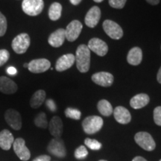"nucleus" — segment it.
<instances>
[{"mask_svg": "<svg viewBox=\"0 0 161 161\" xmlns=\"http://www.w3.org/2000/svg\"><path fill=\"white\" fill-rule=\"evenodd\" d=\"M75 62L78 71L85 73L88 72L90 66V50L87 46L81 45L78 46L76 50Z\"/></svg>", "mask_w": 161, "mask_h": 161, "instance_id": "f257e3e1", "label": "nucleus"}, {"mask_svg": "<svg viewBox=\"0 0 161 161\" xmlns=\"http://www.w3.org/2000/svg\"><path fill=\"white\" fill-rule=\"evenodd\" d=\"M103 119L98 116H90L82 122L84 131L87 134H93L99 131L103 127Z\"/></svg>", "mask_w": 161, "mask_h": 161, "instance_id": "f03ea898", "label": "nucleus"}, {"mask_svg": "<svg viewBox=\"0 0 161 161\" xmlns=\"http://www.w3.org/2000/svg\"><path fill=\"white\" fill-rule=\"evenodd\" d=\"M31 44L29 35L26 33H22L14 38L11 43V47L17 54L22 55L25 53Z\"/></svg>", "mask_w": 161, "mask_h": 161, "instance_id": "7ed1b4c3", "label": "nucleus"}, {"mask_svg": "<svg viewBox=\"0 0 161 161\" xmlns=\"http://www.w3.org/2000/svg\"><path fill=\"white\" fill-rule=\"evenodd\" d=\"M44 8L43 0H23L22 8L25 14L31 17L39 15Z\"/></svg>", "mask_w": 161, "mask_h": 161, "instance_id": "20e7f679", "label": "nucleus"}, {"mask_svg": "<svg viewBox=\"0 0 161 161\" xmlns=\"http://www.w3.org/2000/svg\"><path fill=\"white\" fill-rule=\"evenodd\" d=\"M134 140L139 146L148 152H152L154 150L156 147V143L154 139L150 134L147 132L140 131L136 133L134 136Z\"/></svg>", "mask_w": 161, "mask_h": 161, "instance_id": "39448f33", "label": "nucleus"}, {"mask_svg": "<svg viewBox=\"0 0 161 161\" xmlns=\"http://www.w3.org/2000/svg\"><path fill=\"white\" fill-rule=\"evenodd\" d=\"M47 151L50 154L59 158H64L66 155V150L64 140L61 138H53L50 140L47 146Z\"/></svg>", "mask_w": 161, "mask_h": 161, "instance_id": "423d86ee", "label": "nucleus"}, {"mask_svg": "<svg viewBox=\"0 0 161 161\" xmlns=\"http://www.w3.org/2000/svg\"><path fill=\"white\" fill-rule=\"evenodd\" d=\"M102 26L105 33L112 39L119 40L123 36V31L121 26L112 20H104Z\"/></svg>", "mask_w": 161, "mask_h": 161, "instance_id": "0eeeda50", "label": "nucleus"}, {"mask_svg": "<svg viewBox=\"0 0 161 161\" xmlns=\"http://www.w3.org/2000/svg\"><path fill=\"white\" fill-rule=\"evenodd\" d=\"M13 147L15 154L20 160L23 161L29 160L31 153L27 146H25V141L23 138L16 139L13 143Z\"/></svg>", "mask_w": 161, "mask_h": 161, "instance_id": "6e6552de", "label": "nucleus"}, {"mask_svg": "<svg viewBox=\"0 0 161 161\" xmlns=\"http://www.w3.org/2000/svg\"><path fill=\"white\" fill-rule=\"evenodd\" d=\"M5 119L13 129L19 130L22 128V117L20 114L14 109H8L5 113Z\"/></svg>", "mask_w": 161, "mask_h": 161, "instance_id": "1a4fd4ad", "label": "nucleus"}, {"mask_svg": "<svg viewBox=\"0 0 161 161\" xmlns=\"http://www.w3.org/2000/svg\"><path fill=\"white\" fill-rule=\"evenodd\" d=\"M82 28H83V25L80 21L72 20L69 23V25L66 26V29H65L66 39H67L69 42L75 41L79 37Z\"/></svg>", "mask_w": 161, "mask_h": 161, "instance_id": "9d476101", "label": "nucleus"}, {"mask_svg": "<svg viewBox=\"0 0 161 161\" xmlns=\"http://www.w3.org/2000/svg\"><path fill=\"white\" fill-rule=\"evenodd\" d=\"M50 66H51V63L49 60L46 58H39L30 61L28 69L32 73H42L49 69Z\"/></svg>", "mask_w": 161, "mask_h": 161, "instance_id": "9b49d317", "label": "nucleus"}, {"mask_svg": "<svg viewBox=\"0 0 161 161\" xmlns=\"http://www.w3.org/2000/svg\"><path fill=\"white\" fill-rule=\"evenodd\" d=\"M88 48L90 51L93 52L96 55L103 57L108 53V46L105 42L98 38H92L88 43Z\"/></svg>", "mask_w": 161, "mask_h": 161, "instance_id": "f8f14e48", "label": "nucleus"}, {"mask_svg": "<svg viewBox=\"0 0 161 161\" xmlns=\"http://www.w3.org/2000/svg\"><path fill=\"white\" fill-rule=\"evenodd\" d=\"M92 80L98 85L108 87L114 83V75L109 72H99L92 75Z\"/></svg>", "mask_w": 161, "mask_h": 161, "instance_id": "ddd939ff", "label": "nucleus"}, {"mask_svg": "<svg viewBox=\"0 0 161 161\" xmlns=\"http://www.w3.org/2000/svg\"><path fill=\"white\" fill-rule=\"evenodd\" d=\"M75 62V57L72 54H66L58 58L55 64V69L58 72H64L69 69Z\"/></svg>", "mask_w": 161, "mask_h": 161, "instance_id": "4468645a", "label": "nucleus"}, {"mask_svg": "<svg viewBox=\"0 0 161 161\" xmlns=\"http://www.w3.org/2000/svg\"><path fill=\"white\" fill-rule=\"evenodd\" d=\"M101 18V10L98 6H93L88 11L84 18V22L88 27L94 28L97 25Z\"/></svg>", "mask_w": 161, "mask_h": 161, "instance_id": "2eb2a0df", "label": "nucleus"}, {"mask_svg": "<svg viewBox=\"0 0 161 161\" xmlns=\"http://www.w3.org/2000/svg\"><path fill=\"white\" fill-rule=\"evenodd\" d=\"M66 40V33L64 29H58L52 32L48 38V43L52 47L58 48L63 45Z\"/></svg>", "mask_w": 161, "mask_h": 161, "instance_id": "dca6fc26", "label": "nucleus"}, {"mask_svg": "<svg viewBox=\"0 0 161 161\" xmlns=\"http://www.w3.org/2000/svg\"><path fill=\"white\" fill-rule=\"evenodd\" d=\"M18 86L17 84L11 78L6 76L0 77V92L4 94H14L17 91Z\"/></svg>", "mask_w": 161, "mask_h": 161, "instance_id": "f3484780", "label": "nucleus"}, {"mask_svg": "<svg viewBox=\"0 0 161 161\" xmlns=\"http://www.w3.org/2000/svg\"><path fill=\"white\" fill-rule=\"evenodd\" d=\"M113 113H114V118L119 123L125 125L129 123L131 120V115H130L129 110L125 107H116Z\"/></svg>", "mask_w": 161, "mask_h": 161, "instance_id": "a211bd4d", "label": "nucleus"}, {"mask_svg": "<svg viewBox=\"0 0 161 161\" xmlns=\"http://www.w3.org/2000/svg\"><path fill=\"white\" fill-rule=\"evenodd\" d=\"M63 122L59 116H53L49 124L50 134L55 138H60L63 134Z\"/></svg>", "mask_w": 161, "mask_h": 161, "instance_id": "6ab92c4d", "label": "nucleus"}, {"mask_svg": "<svg viewBox=\"0 0 161 161\" xmlns=\"http://www.w3.org/2000/svg\"><path fill=\"white\" fill-rule=\"evenodd\" d=\"M14 142L13 134L8 130L4 129L0 132V148L5 151H8Z\"/></svg>", "mask_w": 161, "mask_h": 161, "instance_id": "aec40b11", "label": "nucleus"}, {"mask_svg": "<svg viewBox=\"0 0 161 161\" xmlns=\"http://www.w3.org/2000/svg\"><path fill=\"white\" fill-rule=\"evenodd\" d=\"M150 98L146 93H140L134 96L130 101V105L134 109H141L149 103Z\"/></svg>", "mask_w": 161, "mask_h": 161, "instance_id": "412c9836", "label": "nucleus"}, {"mask_svg": "<svg viewBox=\"0 0 161 161\" xmlns=\"http://www.w3.org/2000/svg\"><path fill=\"white\" fill-rule=\"evenodd\" d=\"M142 60V49L139 47H134L130 50L127 56L128 63L133 66H137L141 64Z\"/></svg>", "mask_w": 161, "mask_h": 161, "instance_id": "4be33fe9", "label": "nucleus"}, {"mask_svg": "<svg viewBox=\"0 0 161 161\" xmlns=\"http://www.w3.org/2000/svg\"><path fill=\"white\" fill-rule=\"evenodd\" d=\"M46 96V92L43 90H39L36 91L30 99V106L34 109L39 108L45 101Z\"/></svg>", "mask_w": 161, "mask_h": 161, "instance_id": "5701e85b", "label": "nucleus"}, {"mask_svg": "<svg viewBox=\"0 0 161 161\" xmlns=\"http://www.w3.org/2000/svg\"><path fill=\"white\" fill-rule=\"evenodd\" d=\"M97 108L100 114L104 116H110L114 112L111 104L105 99H102L98 102Z\"/></svg>", "mask_w": 161, "mask_h": 161, "instance_id": "b1692460", "label": "nucleus"}, {"mask_svg": "<svg viewBox=\"0 0 161 161\" xmlns=\"http://www.w3.org/2000/svg\"><path fill=\"white\" fill-rule=\"evenodd\" d=\"M62 5L58 3H54L50 5L49 9V17L52 21H57L61 17Z\"/></svg>", "mask_w": 161, "mask_h": 161, "instance_id": "393cba45", "label": "nucleus"}, {"mask_svg": "<svg viewBox=\"0 0 161 161\" xmlns=\"http://www.w3.org/2000/svg\"><path fill=\"white\" fill-rule=\"evenodd\" d=\"M35 124L38 128L45 129L48 127V121L45 113L40 112L35 118Z\"/></svg>", "mask_w": 161, "mask_h": 161, "instance_id": "a878e982", "label": "nucleus"}, {"mask_svg": "<svg viewBox=\"0 0 161 161\" xmlns=\"http://www.w3.org/2000/svg\"><path fill=\"white\" fill-rule=\"evenodd\" d=\"M64 113H65V116L66 117L75 120L80 119V116H81V113L79 110L72 108H67Z\"/></svg>", "mask_w": 161, "mask_h": 161, "instance_id": "bb28decb", "label": "nucleus"}, {"mask_svg": "<svg viewBox=\"0 0 161 161\" xmlns=\"http://www.w3.org/2000/svg\"><path fill=\"white\" fill-rule=\"evenodd\" d=\"M84 143H85L86 146H87L88 148L93 151L100 150L102 147V143L98 142V140H93V139H90V138L85 139V140H84Z\"/></svg>", "mask_w": 161, "mask_h": 161, "instance_id": "cd10ccee", "label": "nucleus"}, {"mask_svg": "<svg viewBox=\"0 0 161 161\" xmlns=\"http://www.w3.org/2000/svg\"><path fill=\"white\" fill-rule=\"evenodd\" d=\"M74 155H75V158L78 159V160H83V159L87 157L88 151L85 146H80L76 148Z\"/></svg>", "mask_w": 161, "mask_h": 161, "instance_id": "c85d7f7f", "label": "nucleus"}, {"mask_svg": "<svg viewBox=\"0 0 161 161\" xmlns=\"http://www.w3.org/2000/svg\"><path fill=\"white\" fill-rule=\"evenodd\" d=\"M8 23L5 16L2 12H0V37H3L5 35Z\"/></svg>", "mask_w": 161, "mask_h": 161, "instance_id": "c756f323", "label": "nucleus"}, {"mask_svg": "<svg viewBox=\"0 0 161 161\" xmlns=\"http://www.w3.org/2000/svg\"><path fill=\"white\" fill-rule=\"evenodd\" d=\"M126 1L127 0H108V3L112 8L116 9H122L125 5Z\"/></svg>", "mask_w": 161, "mask_h": 161, "instance_id": "7c9ffc66", "label": "nucleus"}, {"mask_svg": "<svg viewBox=\"0 0 161 161\" xmlns=\"http://www.w3.org/2000/svg\"><path fill=\"white\" fill-rule=\"evenodd\" d=\"M10 58V53L6 49H0V66L7 63Z\"/></svg>", "mask_w": 161, "mask_h": 161, "instance_id": "2f4dec72", "label": "nucleus"}, {"mask_svg": "<svg viewBox=\"0 0 161 161\" xmlns=\"http://www.w3.org/2000/svg\"><path fill=\"white\" fill-rule=\"evenodd\" d=\"M154 121L156 125L161 126V106H158L154 108Z\"/></svg>", "mask_w": 161, "mask_h": 161, "instance_id": "473e14b6", "label": "nucleus"}, {"mask_svg": "<svg viewBox=\"0 0 161 161\" xmlns=\"http://www.w3.org/2000/svg\"><path fill=\"white\" fill-rule=\"evenodd\" d=\"M46 105L47 108L52 112H55L57 110V106H56L55 102L52 99H48L46 102Z\"/></svg>", "mask_w": 161, "mask_h": 161, "instance_id": "72a5a7b5", "label": "nucleus"}, {"mask_svg": "<svg viewBox=\"0 0 161 161\" xmlns=\"http://www.w3.org/2000/svg\"><path fill=\"white\" fill-rule=\"evenodd\" d=\"M51 158L48 155H40L35 159H34L33 161H50Z\"/></svg>", "mask_w": 161, "mask_h": 161, "instance_id": "f704fd0d", "label": "nucleus"}, {"mask_svg": "<svg viewBox=\"0 0 161 161\" xmlns=\"http://www.w3.org/2000/svg\"><path fill=\"white\" fill-rule=\"evenodd\" d=\"M7 72L8 74H9L11 75H15L17 73V70L14 66H9L7 69Z\"/></svg>", "mask_w": 161, "mask_h": 161, "instance_id": "c9c22d12", "label": "nucleus"}, {"mask_svg": "<svg viewBox=\"0 0 161 161\" xmlns=\"http://www.w3.org/2000/svg\"><path fill=\"white\" fill-rule=\"evenodd\" d=\"M146 1L152 5H157L160 3V0H146Z\"/></svg>", "mask_w": 161, "mask_h": 161, "instance_id": "e433bc0d", "label": "nucleus"}, {"mask_svg": "<svg viewBox=\"0 0 161 161\" xmlns=\"http://www.w3.org/2000/svg\"><path fill=\"white\" fill-rule=\"evenodd\" d=\"M132 161H147V160L145 158H142V157L137 156V157H135V158L133 159Z\"/></svg>", "mask_w": 161, "mask_h": 161, "instance_id": "4c0bfd02", "label": "nucleus"}, {"mask_svg": "<svg viewBox=\"0 0 161 161\" xmlns=\"http://www.w3.org/2000/svg\"><path fill=\"white\" fill-rule=\"evenodd\" d=\"M157 79H158V81L159 83L161 84V66L158 72V75H157Z\"/></svg>", "mask_w": 161, "mask_h": 161, "instance_id": "58836bf2", "label": "nucleus"}, {"mask_svg": "<svg viewBox=\"0 0 161 161\" xmlns=\"http://www.w3.org/2000/svg\"><path fill=\"white\" fill-rule=\"evenodd\" d=\"M82 0H69V2L71 3V4H72L73 5H77L79 4Z\"/></svg>", "mask_w": 161, "mask_h": 161, "instance_id": "ea45409f", "label": "nucleus"}, {"mask_svg": "<svg viewBox=\"0 0 161 161\" xmlns=\"http://www.w3.org/2000/svg\"><path fill=\"white\" fill-rule=\"evenodd\" d=\"M94 2H96V3H102V1H104V0H93Z\"/></svg>", "mask_w": 161, "mask_h": 161, "instance_id": "a19ab883", "label": "nucleus"}, {"mask_svg": "<svg viewBox=\"0 0 161 161\" xmlns=\"http://www.w3.org/2000/svg\"><path fill=\"white\" fill-rule=\"evenodd\" d=\"M23 66H24V67H25V68H28V66H29V64H28V63H25V64H24Z\"/></svg>", "mask_w": 161, "mask_h": 161, "instance_id": "79ce46f5", "label": "nucleus"}, {"mask_svg": "<svg viewBox=\"0 0 161 161\" xmlns=\"http://www.w3.org/2000/svg\"><path fill=\"white\" fill-rule=\"evenodd\" d=\"M99 161H108V160H100Z\"/></svg>", "mask_w": 161, "mask_h": 161, "instance_id": "37998d69", "label": "nucleus"}, {"mask_svg": "<svg viewBox=\"0 0 161 161\" xmlns=\"http://www.w3.org/2000/svg\"><path fill=\"white\" fill-rule=\"evenodd\" d=\"M160 161H161V160H160Z\"/></svg>", "mask_w": 161, "mask_h": 161, "instance_id": "c03bdc74", "label": "nucleus"}]
</instances>
